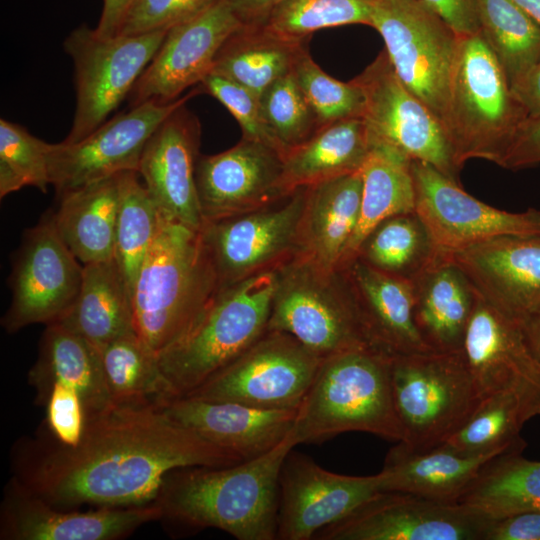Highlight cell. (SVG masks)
<instances>
[{
	"mask_svg": "<svg viewBox=\"0 0 540 540\" xmlns=\"http://www.w3.org/2000/svg\"><path fill=\"white\" fill-rule=\"evenodd\" d=\"M16 477L49 505L128 507L157 500L166 475L243 462L173 420L161 403H113L87 419L78 445L32 442Z\"/></svg>",
	"mask_w": 540,
	"mask_h": 540,
	"instance_id": "cell-1",
	"label": "cell"
},
{
	"mask_svg": "<svg viewBox=\"0 0 540 540\" xmlns=\"http://www.w3.org/2000/svg\"><path fill=\"white\" fill-rule=\"evenodd\" d=\"M295 446L291 432L255 459L169 472L156 500L163 517L189 528L220 529L238 540H276L280 471Z\"/></svg>",
	"mask_w": 540,
	"mask_h": 540,
	"instance_id": "cell-2",
	"label": "cell"
},
{
	"mask_svg": "<svg viewBox=\"0 0 540 540\" xmlns=\"http://www.w3.org/2000/svg\"><path fill=\"white\" fill-rule=\"evenodd\" d=\"M219 288L200 232L162 217L133 288L136 333L159 356L186 333Z\"/></svg>",
	"mask_w": 540,
	"mask_h": 540,
	"instance_id": "cell-3",
	"label": "cell"
},
{
	"mask_svg": "<svg viewBox=\"0 0 540 540\" xmlns=\"http://www.w3.org/2000/svg\"><path fill=\"white\" fill-rule=\"evenodd\" d=\"M391 359L371 347L326 357L298 407L292 430L296 445L352 431L403 441L393 400Z\"/></svg>",
	"mask_w": 540,
	"mask_h": 540,
	"instance_id": "cell-4",
	"label": "cell"
},
{
	"mask_svg": "<svg viewBox=\"0 0 540 540\" xmlns=\"http://www.w3.org/2000/svg\"><path fill=\"white\" fill-rule=\"evenodd\" d=\"M276 285L273 268L215 292L186 333L158 356L175 397L193 391L266 332Z\"/></svg>",
	"mask_w": 540,
	"mask_h": 540,
	"instance_id": "cell-5",
	"label": "cell"
},
{
	"mask_svg": "<svg viewBox=\"0 0 540 540\" xmlns=\"http://www.w3.org/2000/svg\"><path fill=\"white\" fill-rule=\"evenodd\" d=\"M527 114L482 33L460 36L449 91L447 136L461 170L470 159L503 167Z\"/></svg>",
	"mask_w": 540,
	"mask_h": 540,
	"instance_id": "cell-6",
	"label": "cell"
},
{
	"mask_svg": "<svg viewBox=\"0 0 540 540\" xmlns=\"http://www.w3.org/2000/svg\"><path fill=\"white\" fill-rule=\"evenodd\" d=\"M276 271L268 330L292 335L322 358L371 347L343 270L295 253Z\"/></svg>",
	"mask_w": 540,
	"mask_h": 540,
	"instance_id": "cell-7",
	"label": "cell"
},
{
	"mask_svg": "<svg viewBox=\"0 0 540 540\" xmlns=\"http://www.w3.org/2000/svg\"><path fill=\"white\" fill-rule=\"evenodd\" d=\"M391 384L400 442L415 450L445 442L482 400L461 350L394 356Z\"/></svg>",
	"mask_w": 540,
	"mask_h": 540,
	"instance_id": "cell-8",
	"label": "cell"
},
{
	"mask_svg": "<svg viewBox=\"0 0 540 540\" xmlns=\"http://www.w3.org/2000/svg\"><path fill=\"white\" fill-rule=\"evenodd\" d=\"M370 26L382 36L399 79L446 130L460 36L422 0H377Z\"/></svg>",
	"mask_w": 540,
	"mask_h": 540,
	"instance_id": "cell-9",
	"label": "cell"
},
{
	"mask_svg": "<svg viewBox=\"0 0 540 540\" xmlns=\"http://www.w3.org/2000/svg\"><path fill=\"white\" fill-rule=\"evenodd\" d=\"M167 31L102 37L83 24L70 32L63 47L74 65L76 105L64 142L92 133L127 100Z\"/></svg>",
	"mask_w": 540,
	"mask_h": 540,
	"instance_id": "cell-10",
	"label": "cell"
},
{
	"mask_svg": "<svg viewBox=\"0 0 540 540\" xmlns=\"http://www.w3.org/2000/svg\"><path fill=\"white\" fill-rule=\"evenodd\" d=\"M324 359L292 335L267 329L247 350L184 396L264 410L295 409Z\"/></svg>",
	"mask_w": 540,
	"mask_h": 540,
	"instance_id": "cell-11",
	"label": "cell"
},
{
	"mask_svg": "<svg viewBox=\"0 0 540 540\" xmlns=\"http://www.w3.org/2000/svg\"><path fill=\"white\" fill-rule=\"evenodd\" d=\"M364 97L363 119L371 145H384L428 163L459 183L447 132L439 119L399 79L386 51L355 77Z\"/></svg>",
	"mask_w": 540,
	"mask_h": 540,
	"instance_id": "cell-12",
	"label": "cell"
},
{
	"mask_svg": "<svg viewBox=\"0 0 540 540\" xmlns=\"http://www.w3.org/2000/svg\"><path fill=\"white\" fill-rule=\"evenodd\" d=\"M83 265L61 238L54 211L45 212L24 232L9 277L12 298L2 318L14 333L36 323L59 322L76 301Z\"/></svg>",
	"mask_w": 540,
	"mask_h": 540,
	"instance_id": "cell-13",
	"label": "cell"
},
{
	"mask_svg": "<svg viewBox=\"0 0 540 540\" xmlns=\"http://www.w3.org/2000/svg\"><path fill=\"white\" fill-rule=\"evenodd\" d=\"M306 195L301 187L267 206L203 222L199 232L219 287L276 268L297 252Z\"/></svg>",
	"mask_w": 540,
	"mask_h": 540,
	"instance_id": "cell-14",
	"label": "cell"
},
{
	"mask_svg": "<svg viewBox=\"0 0 540 540\" xmlns=\"http://www.w3.org/2000/svg\"><path fill=\"white\" fill-rule=\"evenodd\" d=\"M200 88L170 103L145 102L109 118L74 142L53 143L49 175L57 196L127 171L138 172L144 147L160 123Z\"/></svg>",
	"mask_w": 540,
	"mask_h": 540,
	"instance_id": "cell-15",
	"label": "cell"
},
{
	"mask_svg": "<svg viewBox=\"0 0 540 540\" xmlns=\"http://www.w3.org/2000/svg\"><path fill=\"white\" fill-rule=\"evenodd\" d=\"M490 519L460 503L379 492L318 531L317 540H483Z\"/></svg>",
	"mask_w": 540,
	"mask_h": 540,
	"instance_id": "cell-16",
	"label": "cell"
},
{
	"mask_svg": "<svg viewBox=\"0 0 540 540\" xmlns=\"http://www.w3.org/2000/svg\"><path fill=\"white\" fill-rule=\"evenodd\" d=\"M415 206L440 254L503 235H540V211L508 212L465 192L432 165L411 161Z\"/></svg>",
	"mask_w": 540,
	"mask_h": 540,
	"instance_id": "cell-17",
	"label": "cell"
},
{
	"mask_svg": "<svg viewBox=\"0 0 540 540\" xmlns=\"http://www.w3.org/2000/svg\"><path fill=\"white\" fill-rule=\"evenodd\" d=\"M461 352L481 399L510 393L532 417L540 415V361L528 346L522 324L478 293Z\"/></svg>",
	"mask_w": 540,
	"mask_h": 540,
	"instance_id": "cell-18",
	"label": "cell"
},
{
	"mask_svg": "<svg viewBox=\"0 0 540 540\" xmlns=\"http://www.w3.org/2000/svg\"><path fill=\"white\" fill-rule=\"evenodd\" d=\"M243 22L228 0L171 27L127 101L129 107L145 102L170 103L213 70L224 42Z\"/></svg>",
	"mask_w": 540,
	"mask_h": 540,
	"instance_id": "cell-19",
	"label": "cell"
},
{
	"mask_svg": "<svg viewBox=\"0 0 540 540\" xmlns=\"http://www.w3.org/2000/svg\"><path fill=\"white\" fill-rule=\"evenodd\" d=\"M381 492V474L348 476L328 471L293 449L279 477L277 540H310Z\"/></svg>",
	"mask_w": 540,
	"mask_h": 540,
	"instance_id": "cell-20",
	"label": "cell"
},
{
	"mask_svg": "<svg viewBox=\"0 0 540 540\" xmlns=\"http://www.w3.org/2000/svg\"><path fill=\"white\" fill-rule=\"evenodd\" d=\"M283 155L242 138L214 155L199 156L195 181L203 222L249 212L287 196L282 186Z\"/></svg>",
	"mask_w": 540,
	"mask_h": 540,
	"instance_id": "cell-21",
	"label": "cell"
},
{
	"mask_svg": "<svg viewBox=\"0 0 540 540\" xmlns=\"http://www.w3.org/2000/svg\"><path fill=\"white\" fill-rule=\"evenodd\" d=\"M163 517L161 506L99 507L78 512L58 509L31 493L15 477L1 505L0 538L4 540H111Z\"/></svg>",
	"mask_w": 540,
	"mask_h": 540,
	"instance_id": "cell-22",
	"label": "cell"
},
{
	"mask_svg": "<svg viewBox=\"0 0 540 540\" xmlns=\"http://www.w3.org/2000/svg\"><path fill=\"white\" fill-rule=\"evenodd\" d=\"M477 293L521 324L540 310V235H503L441 254Z\"/></svg>",
	"mask_w": 540,
	"mask_h": 540,
	"instance_id": "cell-23",
	"label": "cell"
},
{
	"mask_svg": "<svg viewBox=\"0 0 540 540\" xmlns=\"http://www.w3.org/2000/svg\"><path fill=\"white\" fill-rule=\"evenodd\" d=\"M200 136L198 118L179 106L148 139L138 169L161 216L196 231L203 225L195 181Z\"/></svg>",
	"mask_w": 540,
	"mask_h": 540,
	"instance_id": "cell-24",
	"label": "cell"
},
{
	"mask_svg": "<svg viewBox=\"0 0 540 540\" xmlns=\"http://www.w3.org/2000/svg\"><path fill=\"white\" fill-rule=\"evenodd\" d=\"M161 407L177 423L243 461L260 457L284 441L298 410H264L187 396L175 397Z\"/></svg>",
	"mask_w": 540,
	"mask_h": 540,
	"instance_id": "cell-25",
	"label": "cell"
},
{
	"mask_svg": "<svg viewBox=\"0 0 540 540\" xmlns=\"http://www.w3.org/2000/svg\"><path fill=\"white\" fill-rule=\"evenodd\" d=\"M339 269L353 290L372 348L391 357L431 350L414 321L412 281L381 272L359 258Z\"/></svg>",
	"mask_w": 540,
	"mask_h": 540,
	"instance_id": "cell-26",
	"label": "cell"
},
{
	"mask_svg": "<svg viewBox=\"0 0 540 540\" xmlns=\"http://www.w3.org/2000/svg\"><path fill=\"white\" fill-rule=\"evenodd\" d=\"M493 451L478 455L459 453L445 444L415 450L403 442L392 447L381 474V492H405L436 501L458 503Z\"/></svg>",
	"mask_w": 540,
	"mask_h": 540,
	"instance_id": "cell-27",
	"label": "cell"
},
{
	"mask_svg": "<svg viewBox=\"0 0 540 540\" xmlns=\"http://www.w3.org/2000/svg\"><path fill=\"white\" fill-rule=\"evenodd\" d=\"M414 321L433 351L462 348L477 291L460 268L443 255L412 280Z\"/></svg>",
	"mask_w": 540,
	"mask_h": 540,
	"instance_id": "cell-28",
	"label": "cell"
},
{
	"mask_svg": "<svg viewBox=\"0 0 540 540\" xmlns=\"http://www.w3.org/2000/svg\"><path fill=\"white\" fill-rule=\"evenodd\" d=\"M362 196L359 171L307 187L297 254L337 269L356 229Z\"/></svg>",
	"mask_w": 540,
	"mask_h": 540,
	"instance_id": "cell-29",
	"label": "cell"
},
{
	"mask_svg": "<svg viewBox=\"0 0 540 540\" xmlns=\"http://www.w3.org/2000/svg\"><path fill=\"white\" fill-rule=\"evenodd\" d=\"M29 381L37 389L38 396L52 383L76 390L87 417L113 404L99 349L59 323L46 325Z\"/></svg>",
	"mask_w": 540,
	"mask_h": 540,
	"instance_id": "cell-30",
	"label": "cell"
},
{
	"mask_svg": "<svg viewBox=\"0 0 540 540\" xmlns=\"http://www.w3.org/2000/svg\"><path fill=\"white\" fill-rule=\"evenodd\" d=\"M119 175L58 196L59 206L54 211L57 230L83 265L114 258L120 199Z\"/></svg>",
	"mask_w": 540,
	"mask_h": 540,
	"instance_id": "cell-31",
	"label": "cell"
},
{
	"mask_svg": "<svg viewBox=\"0 0 540 540\" xmlns=\"http://www.w3.org/2000/svg\"><path fill=\"white\" fill-rule=\"evenodd\" d=\"M57 323L98 349L135 331L132 291L114 258L83 265L79 295Z\"/></svg>",
	"mask_w": 540,
	"mask_h": 540,
	"instance_id": "cell-32",
	"label": "cell"
},
{
	"mask_svg": "<svg viewBox=\"0 0 540 540\" xmlns=\"http://www.w3.org/2000/svg\"><path fill=\"white\" fill-rule=\"evenodd\" d=\"M370 147L368 131L361 117L322 125L305 142L283 156L285 194L359 171Z\"/></svg>",
	"mask_w": 540,
	"mask_h": 540,
	"instance_id": "cell-33",
	"label": "cell"
},
{
	"mask_svg": "<svg viewBox=\"0 0 540 540\" xmlns=\"http://www.w3.org/2000/svg\"><path fill=\"white\" fill-rule=\"evenodd\" d=\"M301 40L284 37L264 23L243 24L219 49L211 73L260 95L293 71L305 50Z\"/></svg>",
	"mask_w": 540,
	"mask_h": 540,
	"instance_id": "cell-34",
	"label": "cell"
},
{
	"mask_svg": "<svg viewBox=\"0 0 540 540\" xmlns=\"http://www.w3.org/2000/svg\"><path fill=\"white\" fill-rule=\"evenodd\" d=\"M411 159L384 145H371L360 168L362 196L356 229L339 268L353 260L367 235L385 219L414 212Z\"/></svg>",
	"mask_w": 540,
	"mask_h": 540,
	"instance_id": "cell-35",
	"label": "cell"
},
{
	"mask_svg": "<svg viewBox=\"0 0 540 540\" xmlns=\"http://www.w3.org/2000/svg\"><path fill=\"white\" fill-rule=\"evenodd\" d=\"M458 503L490 520L540 511V461L525 459L520 452L494 456L481 468Z\"/></svg>",
	"mask_w": 540,
	"mask_h": 540,
	"instance_id": "cell-36",
	"label": "cell"
},
{
	"mask_svg": "<svg viewBox=\"0 0 540 540\" xmlns=\"http://www.w3.org/2000/svg\"><path fill=\"white\" fill-rule=\"evenodd\" d=\"M106 384L113 403H165L175 398L158 356L134 332L100 349Z\"/></svg>",
	"mask_w": 540,
	"mask_h": 540,
	"instance_id": "cell-37",
	"label": "cell"
},
{
	"mask_svg": "<svg viewBox=\"0 0 540 540\" xmlns=\"http://www.w3.org/2000/svg\"><path fill=\"white\" fill-rule=\"evenodd\" d=\"M428 230L414 212L389 217L364 239L355 258L412 281L439 257Z\"/></svg>",
	"mask_w": 540,
	"mask_h": 540,
	"instance_id": "cell-38",
	"label": "cell"
},
{
	"mask_svg": "<svg viewBox=\"0 0 540 540\" xmlns=\"http://www.w3.org/2000/svg\"><path fill=\"white\" fill-rule=\"evenodd\" d=\"M480 32L510 87L540 60V26L512 0H478Z\"/></svg>",
	"mask_w": 540,
	"mask_h": 540,
	"instance_id": "cell-39",
	"label": "cell"
},
{
	"mask_svg": "<svg viewBox=\"0 0 540 540\" xmlns=\"http://www.w3.org/2000/svg\"><path fill=\"white\" fill-rule=\"evenodd\" d=\"M531 418L515 395L493 394L483 398L464 425L442 444L466 455L493 451L522 453L526 442L520 431Z\"/></svg>",
	"mask_w": 540,
	"mask_h": 540,
	"instance_id": "cell-40",
	"label": "cell"
},
{
	"mask_svg": "<svg viewBox=\"0 0 540 540\" xmlns=\"http://www.w3.org/2000/svg\"><path fill=\"white\" fill-rule=\"evenodd\" d=\"M120 199L114 259L132 293L143 261L156 238L162 216L135 171L119 175Z\"/></svg>",
	"mask_w": 540,
	"mask_h": 540,
	"instance_id": "cell-41",
	"label": "cell"
},
{
	"mask_svg": "<svg viewBox=\"0 0 540 540\" xmlns=\"http://www.w3.org/2000/svg\"><path fill=\"white\" fill-rule=\"evenodd\" d=\"M377 0H282L263 22L274 32L301 40L315 31L347 24L370 26Z\"/></svg>",
	"mask_w": 540,
	"mask_h": 540,
	"instance_id": "cell-42",
	"label": "cell"
},
{
	"mask_svg": "<svg viewBox=\"0 0 540 540\" xmlns=\"http://www.w3.org/2000/svg\"><path fill=\"white\" fill-rule=\"evenodd\" d=\"M47 143L20 124L0 119V197L32 186L43 193L51 185Z\"/></svg>",
	"mask_w": 540,
	"mask_h": 540,
	"instance_id": "cell-43",
	"label": "cell"
},
{
	"mask_svg": "<svg viewBox=\"0 0 540 540\" xmlns=\"http://www.w3.org/2000/svg\"><path fill=\"white\" fill-rule=\"evenodd\" d=\"M263 118L283 156L321 127L292 72L259 97Z\"/></svg>",
	"mask_w": 540,
	"mask_h": 540,
	"instance_id": "cell-44",
	"label": "cell"
},
{
	"mask_svg": "<svg viewBox=\"0 0 540 540\" xmlns=\"http://www.w3.org/2000/svg\"><path fill=\"white\" fill-rule=\"evenodd\" d=\"M293 73L320 126L362 116L364 97L358 84L331 77L306 50L298 57Z\"/></svg>",
	"mask_w": 540,
	"mask_h": 540,
	"instance_id": "cell-45",
	"label": "cell"
},
{
	"mask_svg": "<svg viewBox=\"0 0 540 540\" xmlns=\"http://www.w3.org/2000/svg\"><path fill=\"white\" fill-rule=\"evenodd\" d=\"M201 92L218 100L236 119L243 138L265 143L282 155L263 118L259 96L244 86L223 76L210 73L200 84Z\"/></svg>",
	"mask_w": 540,
	"mask_h": 540,
	"instance_id": "cell-46",
	"label": "cell"
},
{
	"mask_svg": "<svg viewBox=\"0 0 540 540\" xmlns=\"http://www.w3.org/2000/svg\"><path fill=\"white\" fill-rule=\"evenodd\" d=\"M221 1L223 0H139L127 14L117 35L169 30Z\"/></svg>",
	"mask_w": 540,
	"mask_h": 540,
	"instance_id": "cell-47",
	"label": "cell"
},
{
	"mask_svg": "<svg viewBox=\"0 0 540 540\" xmlns=\"http://www.w3.org/2000/svg\"><path fill=\"white\" fill-rule=\"evenodd\" d=\"M46 407V424L60 445L74 447L81 441L87 412L79 393L60 383H52L37 397Z\"/></svg>",
	"mask_w": 540,
	"mask_h": 540,
	"instance_id": "cell-48",
	"label": "cell"
},
{
	"mask_svg": "<svg viewBox=\"0 0 540 540\" xmlns=\"http://www.w3.org/2000/svg\"><path fill=\"white\" fill-rule=\"evenodd\" d=\"M540 164V115L527 117L518 128L503 168L522 169Z\"/></svg>",
	"mask_w": 540,
	"mask_h": 540,
	"instance_id": "cell-49",
	"label": "cell"
},
{
	"mask_svg": "<svg viewBox=\"0 0 540 540\" xmlns=\"http://www.w3.org/2000/svg\"><path fill=\"white\" fill-rule=\"evenodd\" d=\"M483 540H540V511H527L491 520Z\"/></svg>",
	"mask_w": 540,
	"mask_h": 540,
	"instance_id": "cell-50",
	"label": "cell"
},
{
	"mask_svg": "<svg viewBox=\"0 0 540 540\" xmlns=\"http://www.w3.org/2000/svg\"><path fill=\"white\" fill-rule=\"evenodd\" d=\"M459 36L480 31L478 0H422Z\"/></svg>",
	"mask_w": 540,
	"mask_h": 540,
	"instance_id": "cell-51",
	"label": "cell"
},
{
	"mask_svg": "<svg viewBox=\"0 0 540 540\" xmlns=\"http://www.w3.org/2000/svg\"><path fill=\"white\" fill-rule=\"evenodd\" d=\"M527 117L540 115V60L517 84L511 87Z\"/></svg>",
	"mask_w": 540,
	"mask_h": 540,
	"instance_id": "cell-52",
	"label": "cell"
},
{
	"mask_svg": "<svg viewBox=\"0 0 540 540\" xmlns=\"http://www.w3.org/2000/svg\"><path fill=\"white\" fill-rule=\"evenodd\" d=\"M139 0H104L99 22L95 31L102 37L118 34L127 14Z\"/></svg>",
	"mask_w": 540,
	"mask_h": 540,
	"instance_id": "cell-53",
	"label": "cell"
},
{
	"mask_svg": "<svg viewBox=\"0 0 540 540\" xmlns=\"http://www.w3.org/2000/svg\"><path fill=\"white\" fill-rule=\"evenodd\" d=\"M244 24L263 23L272 9L282 0H228Z\"/></svg>",
	"mask_w": 540,
	"mask_h": 540,
	"instance_id": "cell-54",
	"label": "cell"
},
{
	"mask_svg": "<svg viewBox=\"0 0 540 540\" xmlns=\"http://www.w3.org/2000/svg\"><path fill=\"white\" fill-rule=\"evenodd\" d=\"M522 328L529 348L540 361V310L530 315L522 323Z\"/></svg>",
	"mask_w": 540,
	"mask_h": 540,
	"instance_id": "cell-55",
	"label": "cell"
},
{
	"mask_svg": "<svg viewBox=\"0 0 540 540\" xmlns=\"http://www.w3.org/2000/svg\"><path fill=\"white\" fill-rule=\"evenodd\" d=\"M540 26V0H512Z\"/></svg>",
	"mask_w": 540,
	"mask_h": 540,
	"instance_id": "cell-56",
	"label": "cell"
}]
</instances>
